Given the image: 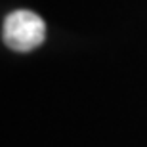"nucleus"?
Segmentation results:
<instances>
[{"mask_svg": "<svg viewBox=\"0 0 147 147\" xmlns=\"http://www.w3.org/2000/svg\"><path fill=\"white\" fill-rule=\"evenodd\" d=\"M46 38V23L31 10H16L2 23V40L10 50L31 52Z\"/></svg>", "mask_w": 147, "mask_h": 147, "instance_id": "obj_1", "label": "nucleus"}]
</instances>
